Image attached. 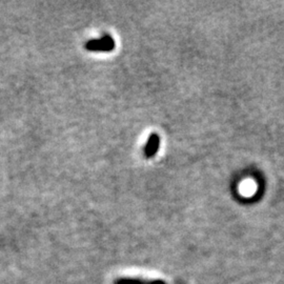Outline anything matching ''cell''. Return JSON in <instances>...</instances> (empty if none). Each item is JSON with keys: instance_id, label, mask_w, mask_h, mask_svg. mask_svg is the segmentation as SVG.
I'll use <instances>...</instances> for the list:
<instances>
[{"instance_id": "3", "label": "cell", "mask_w": 284, "mask_h": 284, "mask_svg": "<svg viewBox=\"0 0 284 284\" xmlns=\"http://www.w3.org/2000/svg\"><path fill=\"white\" fill-rule=\"evenodd\" d=\"M116 284H166L159 280H144V279H120Z\"/></svg>"}, {"instance_id": "1", "label": "cell", "mask_w": 284, "mask_h": 284, "mask_svg": "<svg viewBox=\"0 0 284 284\" xmlns=\"http://www.w3.org/2000/svg\"><path fill=\"white\" fill-rule=\"evenodd\" d=\"M85 48L91 52H111L115 49V40L111 36L106 35L100 39L88 41Z\"/></svg>"}, {"instance_id": "2", "label": "cell", "mask_w": 284, "mask_h": 284, "mask_svg": "<svg viewBox=\"0 0 284 284\" xmlns=\"http://www.w3.org/2000/svg\"><path fill=\"white\" fill-rule=\"evenodd\" d=\"M159 145H160L159 136L157 134H152L144 148V156L146 158L154 157L159 150Z\"/></svg>"}]
</instances>
